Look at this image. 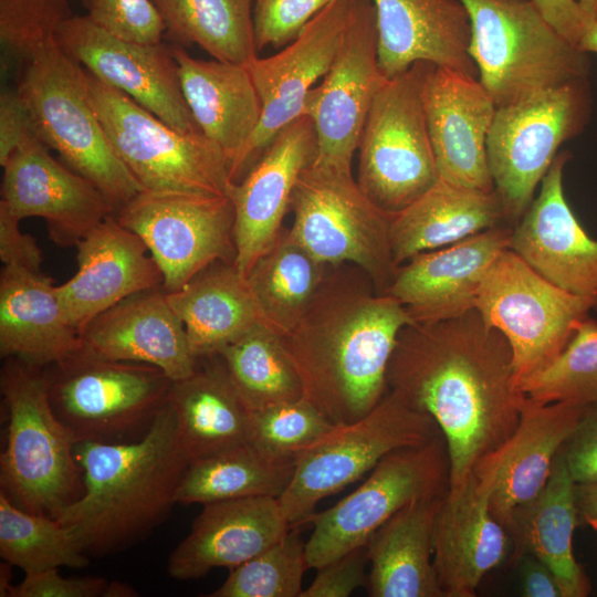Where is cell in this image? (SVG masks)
Segmentation results:
<instances>
[{"mask_svg": "<svg viewBox=\"0 0 597 597\" xmlns=\"http://www.w3.org/2000/svg\"><path fill=\"white\" fill-rule=\"evenodd\" d=\"M387 387L439 426L450 459V490L506 443L524 395L517 389L506 338L476 310L438 323L412 324L399 334Z\"/></svg>", "mask_w": 597, "mask_h": 597, "instance_id": "obj_1", "label": "cell"}, {"mask_svg": "<svg viewBox=\"0 0 597 597\" xmlns=\"http://www.w3.org/2000/svg\"><path fill=\"white\" fill-rule=\"evenodd\" d=\"M363 271L324 277L297 324L277 335L303 398L333 425L368 413L388 390L400 332L416 324L399 301L367 290Z\"/></svg>", "mask_w": 597, "mask_h": 597, "instance_id": "obj_2", "label": "cell"}, {"mask_svg": "<svg viewBox=\"0 0 597 597\" xmlns=\"http://www.w3.org/2000/svg\"><path fill=\"white\" fill-rule=\"evenodd\" d=\"M75 455L83 492L55 520L96 556L129 548L161 524L189 464L169 402L142 437L77 442Z\"/></svg>", "mask_w": 597, "mask_h": 597, "instance_id": "obj_3", "label": "cell"}, {"mask_svg": "<svg viewBox=\"0 0 597 597\" xmlns=\"http://www.w3.org/2000/svg\"><path fill=\"white\" fill-rule=\"evenodd\" d=\"M0 389L8 411L1 492L24 511L55 519L83 492L77 441L51 406L44 367L7 358Z\"/></svg>", "mask_w": 597, "mask_h": 597, "instance_id": "obj_4", "label": "cell"}, {"mask_svg": "<svg viewBox=\"0 0 597 597\" xmlns=\"http://www.w3.org/2000/svg\"><path fill=\"white\" fill-rule=\"evenodd\" d=\"M471 27L468 52L496 107L587 78L586 52L563 38L532 0H459Z\"/></svg>", "mask_w": 597, "mask_h": 597, "instance_id": "obj_5", "label": "cell"}, {"mask_svg": "<svg viewBox=\"0 0 597 597\" xmlns=\"http://www.w3.org/2000/svg\"><path fill=\"white\" fill-rule=\"evenodd\" d=\"M17 90L41 142L91 181L115 210L144 190L108 140L92 104L84 67L55 40L23 66Z\"/></svg>", "mask_w": 597, "mask_h": 597, "instance_id": "obj_6", "label": "cell"}, {"mask_svg": "<svg viewBox=\"0 0 597 597\" xmlns=\"http://www.w3.org/2000/svg\"><path fill=\"white\" fill-rule=\"evenodd\" d=\"M85 73L108 140L144 190L230 196V166L213 142L202 133L171 127L128 95Z\"/></svg>", "mask_w": 597, "mask_h": 597, "instance_id": "obj_7", "label": "cell"}, {"mask_svg": "<svg viewBox=\"0 0 597 597\" xmlns=\"http://www.w3.org/2000/svg\"><path fill=\"white\" fill-rule=\"evenodd\" d=\"M44 373L51 406L77 442L142 437L168 402L174 383L155 366L102 358L82 348Z\"/></svg>", "mask_w": 597, "mask_h": 597, "instance_id": "obj_8", "label": "cell"}, {"mask_svg": "<svg viewBox=\"0 0 597 597\" xmlns=\"http://www.w3.org/2000/svg\"><path fill=\"white\" fill-rule=\"evenodd\" d=\"M290 210L291 234L317 261L355 265L385 293L398 270L390 244L395 213L375 205L352 170L311 163L297 178Z\"/></svg>", "mask_w": 597, "mask_h": 597, "instance_id": "obj_9", "label": "cell"}, {"mask_svg": "<svg viewBox=\"0 0 597 597\" xmlns=\"http://www.w3.org/2000/svg\"><path fill=\"white\" fill-rule=\"evenodd\" d=\"M441 432L434 419L387 390L362 418L334 425L302 451L292 479L277 498L290 527L311 522L320 501L370 472L388 453L427 443Z\"/></svg>", "mask_w": 597, "mask_h": 597, "instance_id": "obj_10", "label": "cell"}, {"mask_svg": "<svg viewBox=\"0 0 597 597\" xmlns=\"http://www.w3.org/2000/svg\"><path fill=\"white\" fill-rule=\"evenodd\" d=\"M431 65L418 61L387 78L360 135L357 184L390 213L408 207L440 179L422 103V85Z\"/></svg>", "mask_w": 597, "mask_h": 597, "instance_id": "obj_11", "label": "cell"}, {"mask_svg": "<svg viewBox=\"0 0 597 597\" xmlns=\"http://www.w3.org/2000/svg\"><path fill=\"white\" fill-rule=\"evenodd\" d=\"M591 105L587 77L496 107L486 151L507 221L526 212L559 146L584 130Z\"/></svg>", "mask_w": 597, "mask_h": 597, "instance_id": "obj_12", "label": "cell"}, {"mask_svg": "<svg viewBox=\"0 0 597 597\" xmlns=\"http://www.w3.org/2000/svg\"><path fill=\"white\" fill-rule=\"evenodd\" d=\"M449 490L450 459L442 433L427 443L388 453L356 490L313 515V532L305 542L308 568L317 569L365 546L402 507L444 496Z\"/></svg>", "mask_w": 597, "mask_h": 597, "instance_id": "obj_13", "label": "cell"}, {"mask_svg": "<svg viewBox=\"0 0 597 597\" xmlns=\"http://www.w3.org/2000/svg\"><path fill=\"white\" fill-rule=\"evenodd\" d=\"M475 310L513 355L517 384L551 364L588 316L589 303L547 281L517 253L503 251L485 274Z\"/></svg>", "mask_w": 597, "mask_h": 597, "instance_id": "obj_14", "label": "cell"}, {"mask_svg": "<svg viewBox=\"0 0 597 597\" xmlns=\"http://www.w3.org/2000/svg\"><path fill=\"white\" fill-rule=\"evenodd\" d=\"M147 245L166 293L214 262L234 263V208L230 197L143 190L114 213Z\"/></svg>", "mask_w": 597, "mask_h": 597, "instance_id": "obj_15", "label": "cell"}, {"mask_svg": "<svg viewBox=\"0 0 597 597\" xmlns=\"http://www.w3.org/2000/svg\"><path fill=\"white\" fill-rule=\"evenodd\" d=\"M386 81L378 61L375 7L371 0H356L335 60L304 106L317 137L315 164L352 170L369 109Z\"/></svg>", "mask_w": 597, "mask_h": 597, "instance_id": "obj_16", "label": "cell"}, {"mask_svg": "<svg viewBox=\"0 0 597 597\" xmlns=\"http://www.w3.org/2000/svg\"><path fill=\"white\" fill-rule=\"evenodd\" d=\"M356 0H335L277 53L247 66L258 91L260 123L232 175L239 181L275 136L304 114L311 90L328 72L343 42Z\"/></svg>", "mask_w": 597, "mask_h": 597, "instance_id": "obj_17", "label": "cell"}, {"mask_svg": "<svg viewBox=\"0 0 597 597\" xmlns=\"http://www.w3.org/2000/svg\"><path fill=\"white\" fill-rule=\"evenodd\" d=\"M55 41L100 81L128 95L171 127L201 133L186 103L171 46L125 40L86 15L74 14L61 24Z\"/></svg>", "mask_w": 597, "mask_h": 597, "instance_id": "obj_18", "label": "cell"}, {"mask_svg": "<svg viewBox=\"0 0 597 597\" xmlns=\"http://www.w3.org/2000/svg\"><path fill=\"white\" fill-rule=\"evenodd\" d=\"M500 464L496 450L440 502L433 525V565L444 597L475 596L483 577L511 556V537L490 509Z\"/></svg>", "mask_w": 597, "mask_h": 597, "instance_id": "obj_19", "label": "cell"}, {"mask_svg": "<svg viewBox=\"0 0 597 597\" xmlns=\"http://www.w3.org/2000/svg\"><path fill=\"white\" fill-rule=\"evenodd\" d=\"M49 149L40 139L29 142L1 166L0 205L20 221L42 218L56 245L76 247L116 210L91 181L56 160Z\"/></svg>", "mask_w": 597, "mask_h": 597, "instance_id": "obj_20", "label": "cell"}, {"mask_svg": "<svg viewBox=\"0 0 597 597\" xmlns=\"http://www.w3.org/2000/svg\"><path fill=\"white\" fill-rule=\"evenodd\" d=\"M317 155V137L305 115L284 127L244 176L232 185L234 266L245 277L283 230L294 186Z\"/></svg>", "mask_w": 597, "mask_h": 597, "instance_id": "obj_21", "label": "cell"}, {"mask_svg": "<svg viewBox=\"0 0 597 597\" xmlns=\"http://www.w3.org/2000/svg\"><path fill=\"white\" fill-rule=\"evenodd\" d=\"M427 128L439 178L492 191L486 139L496 105L479 78L431 65L422 85Z\"/></svg>", "mask_w": 597, "mask_h": 597, "instance_id": "obj_22", "label": "cell"}, {"mask_svg": "<svg viewBox=\"0 0 597 597\" xmlns=\"http://www.w3.org/2000/svg\"><path fill=\"white\" fill-rule=\"evenodd\" d=\"M570 158L568 150L556 155L537 198L513 228L510 249L597 312V240L579 223L564 192V169Z\"/></svg>", "mask_w": 597, "mask_h": 597, "instance_id": "obj_23", "label": "cell"}, {"mask_svg": "<svg viewBox=\"0 0 597 597\" xmlns=\"http://www.w3.org/2000/svg\"><path fill=\"white\" fill-rule=\"evenodd\" d=\"M513 228L498 226L401 264L384 294L395 297L418 324L461 317L475 310L482 281L510 249Z\"/></svg>", "mask_w": 597, "mask_h": 597, "instance_id": "obj_24", "label": "cell"}, {"mask_svg": "<svg viewBox=\"0 0 597 597\" xmlns=\"http://www.w3.org/2000/svg\"><path fill=\"white\" fill-rule=\"evenodd\" d=\"M77 271L56 285L62 308L81 333L98 314L128 296L163 289L161 271L147 245L114 214L77 244Z\"/></svg>", "mask_w": 597, "mask_h": 597, "instance_id": "obj_25", "label": "cell"}, {"mask_svg": "<svg viewBox=\"0 0 597 597\" xmlns=\"http://www.w3.org/2000/svg\"><path fill=\"white\" fill-rule=\"evenodd\" d=\"M80 336L82 349L92 355L148 364L172 381L191 375L198 362L163 289L126 297L94 317Z\"/></svg>", "mask_w": 597, "mask_h": 597, "instance_id": "obj_26", "label": "cell"}, {"mask_svg": "<svg viewBox=\"0 0 597 597\" xmlns=\"http://www.w3.org/2000/svg\"><path fill=\"white\" fill-rule=\"evenodd\" d=\"M376 12L378 61L391 78L418 61L478 78L469 55L471 27L459 0H371Z\"/></svg>", "mask_w": 597, "mask_h": 597, "instance_id": "obj_27", "label": "cell"}, {"mask_svg": "<svg viewBox=\"0 0 597 597\" xmlns=\"http://www.w3.org/2000/svg\"><path fill=\"white\" fill-rule=\"evenodd\" d=\"M292 528L277 498L253 496L203 505L189 534L170 553L168 574L187 580L233 568L281 541Z\"/></svg>", "mask_w": 597, "mask_h": 597, "instance_id": "obj_28", "label": "cell"}, {"mask_svg": "<svg viewBox=\"0 0 597 597\" xmlns=\"http://www.w3.org/2000/svg\"><path fill=\"white\" fill-rule=\"evenodd\" d=\"M171 49L191 115L201 133L224 154L232 179L262 114L250 71L242 64L195 59L178 44Z\"/></svg>", "mask_w": 597, "mask_h": 597, "instance_id": "obj_29", "label": "cell"}, {"mask_svg": "<svg viewBox=\"0 0 597 597\" xmlns=\"http://www.w3.org/2000/svg\"><path fill=\"white\" fill-rule=\"evenodd\" d=\"M82 348L53 281L43 273L3 266L0 274V355L48 367Z\"/></svg>", "mask_w": 597, "mask_h": 597, "instance_id": "obj_30", "label": "cell"}, {"mask_svg": "<svg viewBox=\"0 0 597 597\" xmlns=\"http://www.w3.org/2000/svg\"><path fill=\"white\" fill-rule=\"evenodd\" d=\"M584 407L563 401L543 404L524 396L519 425L499 449L501 464L490 499L491 513L506 531L514 512L546 484L554 459Z\"/></svg>", "mask_w": 597, "mask_h": 597, "instance_id": "obj_31", "label": "cell"}, {"mask_svg": "<svg viewBox=\"0 0 597 597\" xmlns=\"http://www.w3.org/2000/svg\"><path fill=\"white\" fill-rule=\"evenodd\" d=\"M579 522L575 482L557 453L544 488L513 514L507 528L512 542L510 562L516 564L521 556L531 554L554 573L563 597H586L591 586L573 552Z\"/></svg>", "mask_w": 597, "mask_h": 597, "instance_id": "obj_32", "label": "cell"}, {"mask_svg": "<svg viewBox=\"0 0 597 597\" xmlns=\"http://www.w3.org/2000/svg\"><path fill=\"white\" fill-rule=\"evenodd\" d=\"M168 402L189 463L249 442L251 410L219 355L198 358L191 375L172 383Z\"/></svg>", "mask_w": 597, "mask_h": 597, "instance_id": "obj_33", "label": "cell"}, {"mask_svg": "<svg viewBox=\"0 0 597 597\" xmlns=\"http://www.w3.org/2000/svg\"><path fill=\"white\" fill-rule=\"evenodd\" d=\"M506 220L499 193L455 186L441 179L416 201L396 212L390 244L399 268L415 255L448 247Z\"/></svg>", "mask_w": 597, "mask_h": 597, "instance_id": "obj_34", "label": "cell"}, {"mask_svg": "<svg viewBox=\"0 0 597 597\" xmlns=\"http://www.w3.org/2000/svg\"><path fill=\"white\" fill-rule=\"evenodd\" d=\"M444 496L406 505L369 537V596L444 597L433 565V525Z\"/></svg>", "mask_w": 597, "mask_h": 597, "instance_id": "obj_35", "label": "cell"}, {"mask_svg": "<svg viewBox=\"0 0 597 597\" xmlns=\"http://www.w3.org/2000/svg\"><path fill=\"white\" fill-rule=\"evenodd\" d=\"M166 296L196 358L218 355L263 323L247 279L230 262L212 263Z\"/></svg>", "mask_w": 597, "mask_h": 597, "instance_id": "obj_36", "label": "cell"}, {"mask_svg": "<svg viewBox=\"0 0 597 597\" xmlns=\"http://www.w3.org/2000/svg\"><path fill=\"white\" fill-rule=\"evenodd\" d=\"M296 459L270 455L250 442L191 461L177 489L176 503L209 504L253 496L279 498Z\"/></svg>", "mask_w": 597, "mask_h": 597, "instance_id": "obj_37", "label": "cell"}, {"mask_svg": "<svg viewBox=\"0 0 597 597\" xmlns=\"http://www.w3.org/2000/svg\"><path fill=\"white\" fill-rule=\"evenodd\" d=\"M326 266L283 229L245 276L263 323L279 336L291 331L316 294Z\"/></svg>", "mask_w": 597, "mask_h": 597, "instance_id": "obj_38", "label": "cell"}, {"mask_svg": "<svg viewBox=\"0 0 597 597\" xmlns=\"http://www.w3.org/2000/svg\"><path fill=\"white\" fill-rule=\"evenodd\" d=\"M174 44H196L213 59L248 65L258 56L254 0H151Z\"/></svg>", "mask_w": 597, "mask_h": 597, "instance_id": "obj_39", "label": "cell"}, {"mask_svg": "<svg viewBox=\"0 0 597 597\" xmlns=\"http://www.w3.org/2000/svg\"><path fill=\"white\" fill-rule=\"evenodd\" d=\"M218 355L251 411L303 398L300 379L277 334L264 323Z\"/></svg>", "mask_w": 597, "mask_h": 597, "instance_id": "obj_40", "label": "cell"}, {"mask_svg": "<svg viewBox=\"0 0 597 597\" xmlns=\"http://www.w3.org/2000/svg\"><path fill=\"white\" fill-rule=\"evenodd\" d=\"M0 556L25 575L84 568L90 561L71 530L48 515L30 513L0 492Z\"/></svg>", "mask_w": 597, "mask_h": 597, "instance_id": "obj_41", "label": "cell"}, {"mask_svg": "<svg viewBox=\"0 0 597 597\" xmlns=\"http://www.w3.org/2000/svg\"><path fill=\"white\" fill-rule=\"evenodd\" d=\"M517 389L543 402L597 404V321L586 316L565 349L546 367L525 377Z\"/></svg>", "mask_w": 597, "mask_h": 597, "instance_id": "obj_42", "label": "cell"}, {"mask_svg": "<svg viewBox=\"0 0 597 597\" xmlns=\"http://www.w3.org/2000/svg\"><path fill=\"white\" fill-rule=\"evenodd\" d=\"M308 568L305 542L293 528L277 543L230 569L210 597H301Z\"/></svg>", "mask_w": 597, "mask_h": 597, "instance_id": "obj_43", "label": "cell"}, {"mask_svg": "<svg viewBox=\"0 0 597 597\" xmlns=\"http://www.w3.org/2000/svg\"><path fill=\"white\" fill-rule=\"evenodd\" d=\"M334 425L306 399L251 411L249 442L277 458H293L321 439Z\"/></svg>", "mask_w": 597, "mask_h": 597, "instance_id": "obj_44", "label": "cell"}, {"mask_svg": "<svg viewBox=\"0 0 597 597\" xmlns=\"http://www.w3.org/2000/svg\"><path fill=\"white\" fill-rule=\"evenodd\" d=\"M73 15L67 0H0V43L6 57L23 66L55 40Z\"/></svg>", "mask_w": 597, "mask_h": 597, "instance_id": "obj_45", "label": "cell"}, {"mask_svg": "<svg viewBox=\"0 0 597 597\" xmlns=\"http://www.w3.org/2000/svg\"><path fill=\"white\" fill-rule=\"evenodd\" d=\"M86 17L100 28L125 40L159 43L165 24L151 0H81Z\"/></svg>", "mask_w": 597, "mask_h": 597, "instance_id": "obj_46", "label": "cell"}, {"mask_svg": "<svg viewBox=\"0 0 597 597\" xmlns=\"http://www.w3.org/2000/svg\"><path fill=\"white\" fill-rule=\"evenodd\" d=\"M333 1L335 0H254L252 25L256 51L289 44Z\"/></svg>", "mask_w": 597, "mask_h": 597, "instance_id": "obj_47", "label": "cell"}, {"mask_svg": "<svg viewBox=\"0 0 597 597\" xmlns=\"http://www.w3.org/2000/svg\"><path fill=\"white\" fill-rule=\"evenodd\" d=\"M112 582L103 577H63L59 568L25 575L8 597H109Z\"/></svg>", "mask_w": 597, "mask_h": 597, "instance_id": "obj_48", "label": "cell"}, {"mask_svg": "<svg viewBox=\"0 0 597 597\" xmlns=\"http://www.w3.org/2000/svg\"><path fill=\"white\" fill-rule=\"evenodd\" d=\"M558 454L575 483H597V404L584 407Z\"/></svg>", "mask_w": 597, "mask_h": 597, "instance_id": "obj_49", "label": "cell"}, {"mask_svg": "<svg viewBox=\"0 0 597 597\" xmlns=\"http://www.w3.org/2000/svg\"><path fill=\"white\" fill-rule=\"evenodd\" d=\"M368 556L366 546L356 548L317 568L311 585L301 597H347L366 585Z\"/></svg>", "mask_w": 597, "mask_h": 597, "instance_id": "obj_50", "label": "cell"}, {"mask_svg": "<svg viewBox=\"0 0 597 597\" xmlns=\"http://www.w3.org/2000/svg\"><path fill=\"white\" fill-rule=\"evenodd\" d=\"M40 139L31 112L19 91L0 94V165L29 142ZM41 140V139H40Z\"/></svg>", "mask_w": 597, "mask_h": 597, "instance_id": "obj_51", "label": "cell"}, {"mask_svg": "<svg viewBox=\"0 0 597 597\" xmlns=\"http://www.w3.org/2000/svg\"><path fill=\"white\" fill-rule=\"evenodd\" d=\"M14 218L0 205V259L4 266L42 273L43 254L35 239L24 233Z\"/></svg>", "mask_w": 597, "mask_h": 597, "instance_id": "obj_52", "label": "cell"}, {"mask_svg": "<svg viewBox=\"0 0 597 597\" xmlns=\"http://www.w3.org/2000/svg\"><path fill=\"white\" fill-rule=\"evenodd\" d=\"M532 2L563 38L578 46L587 28L578 0H532Z\"/></svg>", "mask_w": 597, "mask_h": 597, "instance_id": "obj_53", "label": "cell"}, {"mask_svg": "<svg viewBox=\"0 0 597 597\" xmlns=\"http://www.w3.org/2000/svg\"><path fill=\"white\" fill-rule=\"evenodd\" d=\"M520 566L522 595L525 597H563L557 578L551 568L537 557L525 554L516 563Z\"/></svg>", "mask_w": 597, "mask_h": 597, "instance_id": "obj_54", "label": "cell"}, {"mask_svg": "<svg viewBox=\"0 0 597 597\" xmlns=\"http://www.w3.org/2000/svg\"><path fill=\"white\" fill-rule=\"evenodd\" d=\"M579 521L597 534V483H575Z\"/></svg>", "mask_w": 597, "mask_h": 597, "instance_id": "obj_55", "label": "cell"}, {"mask_svg": "<svg viewBox=\"0 0 597 597\" xmlns=\"http://www.w3.org/2000/svg\"><path fill=\"white\" fill-rule=\"evenodd\" d=\"M578 48L586 53H597V21L587 25L578 43Z\"/></svg>", "mask_w": 597, "mask_h": 597, "instance_id": "obj_56", "label": "cell"}, {"mask_svg": "<svg viewBox=\"0 0 597 597\" xmlns=\"http://www.w3.org/2000/svg\"><path fill=\"white\" fill-rule=\"evenodd\" d=\"M578 3L587 25L597 21V0H578Z\"/></svg>", "mask_w": 597, "mask_h": 597, "instance_id": "obj_57", "label": "cell"}]
</instances>
